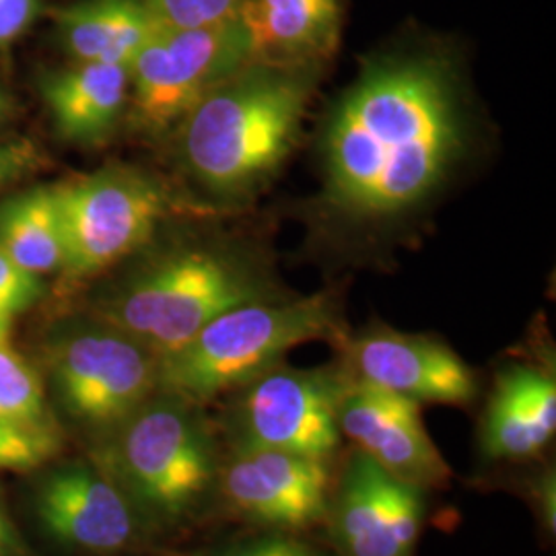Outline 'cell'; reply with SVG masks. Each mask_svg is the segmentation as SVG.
Wrapping results in <instances>:
<instances>
[{
    "instance_id": "6da1fadb",
    "label": "cell",
    "mask_w": 556,
    "mask_h": 556,
    "mask_svg": "<svg viewBox=\"0 0 556 556\" xmlns=\"http://www.w3.org/2000/svg\"><path fill=\"white\" fill-rule=\"evenodd\" d=\"M462 91V56L438 34L406 29L361 60L324 128V206L381 223L431 199L466 151Z\"/></svg>"
},
{
    "instance_id": "7a4b0ae2",
    "label": "cell",
    "mask_w": 556,
    "mask_h": 556,
    "mask_svg": "<svg viewBox=\"0 0 556 556\" xmlns=\"http://www.w3.org/2000/svg\"><path fill=\"white\" fill-rule=\"evenodd\" d=\"M321 66L250 60L181 119L179 160L213 199H252L291 155Z\"/></svg>"
},
{
    "instance_id": "3957f363",
    "label": "cell",
    "mask_w": 556,
    "mask_h": 556,
    "mask_svg": "<svg viewBox=\"0 0 556 556\" xmlns=\"http://www.w3.org/2000/svg\"><path fill=\"white\" fill-rule=\"evenodd\" d=\"M285 295L268 266L236 241H200L142 264L100 305V319L165 357L208 321L250 301Z\"/></svg>"
},
{
    "instance_id": "277c9868",
    "label": "cell",
    "mask_w": 556,
    "mask_h": 556,
    "mask_svg": "<svg viewBox=\"0 0 556 556\" xmlns=\"http://www.w3.org/2000/svg\"><path fill=\"white\" fill-rule=\"evenodd\" d=\"M100 457L142 521L178 526L217 505L219 431L184 397L157 392L103 439Z\"/></svg>"
},
{
    "instance_id": "5b68a950",
    "label": "cell",
    "mask_w": 556,
    "mask_h": 556,
    "mask_svg": "<svg viewBox=\"0 0 556 556\" xmlns=\"http://www.w3.org/2000/svg\"><path fill=\"white\" fill-rule=\"evenodd\" d=\"M337 291L280 295L238 305L160 358V392L206 406L285 363L299 344L349 337Z\"/></svg>"
},
{
    "instance_id": "8992f818",
    "label": "cell",
    "mask_w": 556,
    "mask_h": 556,
    "mask_svg": "<svg viewBox=\"0 0 556 556\" xmlns=\"http://www.w3.org/2000/svg\"><path fill=\"white\" fill-rule=\"evenodd\" d=\"M342 388L344 376L337 363L314 369L278 363L225 394L219 422L225 450L337 459L344 443L338 427Z\"/></svg>"
},
{
    "instance_id": "52a82bcc",
    "label": "cell",
    "mask_w": 556,
    "mask_h": 556,
    "mask_svg": "<svg viewBox=\"0 0 556 556\" xmlns=\"http://www.w3.org/2000/svg\"><path fill=\"white\" fill-rule=\"evenodd\" d=\"M250 62L241 21L206 27L160 25L130 62L128 116L132 126L161 139L174 135L206 93Z\"/></svg>"
},
{
    "instance_id": "ba28073f",
    "label": "cell",
    "mask_w": 556,
    "mask_h": 556,
    "mask_svg": "<svg viewBox=\"0 0 556 556\" xmlns=\"http://www.w3.org/2000/svg\"><path fill=\"white\" fill-rule=\"evenodd\" d=\"M66 260L62 273L89 278L144 248L172 211L167 188L135 167H105L56 184Z\"/></svg>"
},
{
    "instance_id": "9c48e42d",
    "label": "cell",
    "mask_w": 556,
    "mask_h": 556,
    "mask_svg": "<svg viewBox=\"0 0 556 556\" xmlns=\"http://www.w3.org/2000/svg\"><path fill=\"white\" fill-rule=\"evenodd\" d=\"M50 365L64 410L103 439L160 392V357L101 319L60 338Z\"/></svg>"
},
{
    "instance_id": "30bf717a",
    "label": "cell",
    "mask_w": 556,
    "mask_h": 556,
    "mask_svg": "<svg viewBox=\"0 0 556 556\" xmlns=\"http://www.w3.org/2000/svg\"><path fill=\"white\" fill-rule=\"evenodd\" d=\"M338 457L318 459L277 450H225L217 507L250 530L305 534L326 521Z\"/></svg>"
},
{
    "instance_id": "8fae6325",
    "label": "cell",
    "mask_w": 556,
    "mask_h": 556,
    "mask_svg": "<svg viewBox=\"0 0 556 556\" xmlns=\"http://www.w3.org/2000/svg\"><path fill=\"white\" fill-rule=\"evenodd\" d=\"M425 511L427 491L388 475L357 447L338 457L324 521L334 556H415Z\"/></svg>"
},
{
    "instance_id": "7c38bea8",
    "label": "cell",
    "mask_w": 556,
    "mask_h": 556,
    "mask_svg": "<svg viewBox=\"0 0 556 556\" xmlns=\"http://www.w3.org/2000/svg\"><path fill=\"white\" fill-rule=\"evenodd\" d=\"M344 378L422 404L470 406L478 396L475 371L443 340L374 324L337 346Z\"/></svg>"
},
{
    "instance_id": "4fadbf2b",
    "label": "cell",
    "mask_w": 556,
    "mask_h": 556,
    "mask_svg": "<svg viewBox=\"0 0 556 556\" xmlns=\"http://www.w3.org/2000/svg\"><path fill=\"white\" fill-rule=\"evenodd\" d=\"M338 427L351 447L402 482L429 493L445 491L454 478L452 466L425 429L420 404L410 397L344 378Z\"/></svg>"
},
{
    "instance_id": "5bb4252c",
    "label": "cell",
    "mask_w": 556,
    "mask_h": 556,
    "mask_svg": "<svg viewBox=\"0 0 556 556\" xmlns=\"http://www.w3.org/2000/svg\"><path fill=\"white\" fill-rule=\"evenodd\" d=\"M43 528L66 546L119 553L140 536L142 517L100 466H66L46 478L38 493Z\"/></svg>"
},
{
    "instance_id": "9a60e30c",
    "label": "cell",
    "mask_w": 556,
    "mask_h": 556,
    "mask_svg": "<svg viewBox=\"0 0 556 556\" xmlns=\"http://www.w3.org/2000/svg\"><path fill=\"white\" fill-rule=\"evenodd\" d=\"M555 433V363L523 358L501 367L480 418V456L495 464H530L546 454Z\"/></svg>"
},
{
    "instance_id": "2e32d148",
    "label": "cell",
    "mask_w": 556,
    "mask_h": 556,
    "mask_svg": "<svg viewBox=\"0 0 556 556\" xmlns=\"http://www.w3.org/2000/svg\"><path fill=\"white\" fill-rule=\"evenodd\" d=\"M346 20V0H245L239 21L250 60L326 66L334 59Z\"/></svg>"
},
{
    "instance_id": "e0dca14e",
    "label": "cell",
    "mask_w": 556,
    "mask_h": 556,
    "mask_svg": "<svg viewBox=\"0 0 556 556\" xmlns=\"http://www.w3.org/2000/svg\"><path fill=\"white\" fill-rule=\"evenodd\" d=\"M41 98L60 137L77 144H100L128 110V66L73 62L40 80Z\"/></svg>"
},
{
    "instance_id": "ac0fdd59",
    "label": "cell",
    "mask_w": 556,
    "mask_h": 556,
    "mask_svg": "<svg viewBox=\"0 0 556 556\" xmlns=\"http://www.w3.org/2000/svg\"><path fill=\"white\" fill-rule=\"evenodd\" d=\"M56 34L75 62L130 66L160 27L142 0H77L52 11Z\"/></svg>"
},
{
    "instance_id": "d6986e66",
    "label": "cell",
    "mask_w": 556,
    "mask_h": 556,
    "mask_svg": "<svg viewBox=\"0 0 556 556\" xmlns=\"http://www.w3.org/2000/svg\"><path fill=\"white\" fill-rule=\"evenodd\" d=\"M0 248L36 277L62 273L66 245L56 186L0 202Z\"/></svg>"
},
{
    "instance_id": "ffe728a7",
    "label": "cell",
    "mask_w": 556,
    "mask_h": 556,
    "mask_svg": "<svg viewBox=\"0 0 556 556\" xmlns=\"http://www.w3.org/2000/svg\"><path fill=\"white\" fill-rule=\"evenodd\" d=\"M0 422H48L40 374L9 342L0 344Z\"/></svg>"
},
{
    "instance_id": "44dd1931",
    "label": "cell",
    "mask_w": 556,
    "mask_h": 556,
    "mask_svg": "<svg viewBox=\"0 0 556 556\" xmlns=\"http://www.w3.org/2000/svg\"><path fill=\"white\" fill-rule=\"evenodd\" d=\"M60 452L56 427L48 422H0V472L34 470Z\"/></svg>"
},
{
    "instance_id": "7402d4cb",
    "label": "cell",
    "mask_w": 556,
    "mask_h": 556,
    "mask_svg": "<svg viewBox=\"0 0 556 556\" xmlns=\"http://www.w3.org/2000/svg\"><path fill=\"white\" fill-rule=\"evenodd\" d=\"M245 0H142L165 27H206L239 20Z\"/></svg>"
},
{
    "instance_id": "603a6c76",
    "label": "cell",
    "mask_w": 556,
    "mask_h": 556,
    "mask_svg": "<svg viewBox=\"0 0 556 556\" xmlns=\"http://www.w3.org/2000/svg\"><path fill=\"white\" fill-rule=\"evenodd\" d=\"M215 556H334L298 532L250 530L233 538Z\"/></svg>"
},
{
    "instance_id": "cb8c5ba5",
    "label": "cell",
    "mask_w": 556,
    "mask_h": 556,
    "mask_svg": "<svg viewBox=\"0 0 556 556\" xmlns=\"http://www.w3.org/2000/svg\"><path fill=\"white\" fill-rule=\"evenodd\" d=\"M41 293V278L27 273L0 248V314L13 319L29 309Z\"/></svg>"
},
{
    "instance_id": "d4e9b609",
    "label": "cell",
    "mask_w": 556,
    "mask_h": 556,
    "mask_svg": "<svg viewBox=\"0 0 556 556\" xmlns=\"http://www.w3.org/2000/svg\"><path fill=\"white\" fill-rule=\"evenodd\" d=\"M41 163L38 147L29 140H9L0 142V188L25 178Z\"/></svg>"
},
{
    "instance_id": "484cf974",
    "label": "cell",
    "mask_w": 556,
    "mask_h": 556,
    "mask_svg": "<svg viewBox=\"0 0 556 556\" xmlns=\"http://www.w3.org/2000/svg\"><path fill=\"white\" fill-rule=\"evenodd\" d=\"M40 11L41 0H0V50L25 36Z\"/></svg>"
},
{
    "instance_id": "4316f807",
    "label": "cell",
    "mask_w": 556,
    "mask_h": 556,
    "mask_svg": "<svg viewBox=\"0 0 556 556\" xmlns=\"http://www.w3.org/2000/svg\"><path fill=\"white\" fill-rule=\"evenodd\" d=\"M11 544H13L11 523H9V519L4 516V509L0 507V556H7Z\"/></svg>"
},
{
    "instance_id": "83f0119b",
    "label": "cell",
    "mask_w": 556,
    "mask_h": 556,
    "mask_svg": "<svg viewBox=\"0 0 556 556\" xmlns=\"http://www.w3.org/2000/svg\"><path fill=\"white\" fill-rule=\"evenodd\" d=\"M11 324H13V319L7 318L4 314H0V344H2V342H9V337H11Z\"/></svg>"
},
{
    "instance_id": "f1b7e54d",
    "label": "cell",
    "mask_w": 556,
    "mask_h": 556,
    "mask_svg": "<svg viewBox=\"0 0 556 556\" xmlns=\"http://www.w3.org/2000/svg\"><path fill=\"white\" fill-rule=\"evenodd\" d=\"M9 112H11V103H9V98H7L4 89L0 87V124L9 116Z\"/></svg>"
}]
</instances>
